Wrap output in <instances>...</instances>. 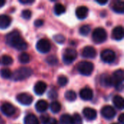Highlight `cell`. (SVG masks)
<instances>
[{"instance_id": "14", "label": "cell", "mask_w": 124, "mask_h": 124, "mask_svg": "<svg viewBox=\"0 0 124 124\" xmlns=\"http://www.w3.org/2000/svg\"><path fill=\"white\" fill-rule=\"evenodd\" d=\"M80 97L83 100L89 101L93 98V91L88 87L84 88L80 92Z\"/></svg>"}, {"instance_id": "44", "label": "cell", "mask_w": 124, "mask_h": 124, "mask_svg": "<svg viewBox=\"0 0 124 124\" xmlns=\"http://www.w3.org/2000/svg\"><path fill=\"white\" fill-rule=\"evenodd\" d=\"M5 3H6V1L4 0H0V7H3Z\"/></svg>"}, {"instance_id": "39", "label": "cell", "mask_w": 124, "mask_h": 124, "mask_svg": "<svg viewBox=\"0 0 124 124\" xmlns=\"http://www.w3.org/2000/svg\"><path fill=\"white\" fill-rule=\"evenodd\" d=\"M44 24V21L42 20H37L34 22V25L36 27H40Z\"/></svg>"}, {"instance_id": "31", "label": "cell", "mask_w": 124, "mask_h": 124, "mask_svg": "<svg viewBox=\"0 0 124 124\" xmlns=\"http://www.w3.org/2000/svg\"><path fill=\"white\" fill-rule=\"evenodd\" d=\"M91 31V28L89 25H84L80 28L79 30V33L82 35V36H87L89 32Z\"/></svg>"}, {"instance_id": "20", "label": "cell", "mask_w": 124, "mask_h": 124, "mask_svg": "<svg viewBox=\"0 0 124 124\" xmlns=\"http://www.w3.org/2000/svg\"><path fill=\"white\" fill-rule=\"evenodd\" d=\"M49 107V104L45 100H39L36 103V105H35V108L36 109V110L39 113H43V112H45L47 108Z\"/></svg>"}, {"instance_id": "22", "label": "cell", "mask_w": 124, "mask_h": 124, "mask_svg": "<svg viewBox=\"0 0 124 124\" xmlns=\"http://www.w3.org/2000/svg\"><path fill=\"white\" fill-rule=\"evenodd\" d=\"M113 10L116 13H124V2L122 1H116L113 3Z\"/></svg>"}, {"instance_id": "36", "label": "cell", "mask_w": 124, "mask_h": 124, "mask_svg": "<svg viewBox=\"0 0 124 124\" xmlns=\"http://www.w3.org/2000/svg\"><path fill=\"white\" fill-rule=\"evenodd\" d=\"M22 17L24 18V19H26V20H28L31 18V15H32V12L30 9H24L23 12H22V14H21Z\"/></svg>"}, {"instance_id": "8", "label": "cell", "mask_w": 124, "mask_h": 124, "mask_svg": "<svg viewBox=\"0 0 124 124\" xmlns=\"http://www.w3.org/2000/svg\"><path fill=\"white\" fill-rule=\"evenodd\" d=\"M36 49L41 53H47L51 49V44L47 39H41L36 44Z\"/></svg>"}, {"instance_id": "40", "label": "cell", "mask_w": 124, "mask_h": 124, "mask_svg": "<svg viewBox=\"0 0 124 124\" xmlns=\"http://www.w3.org/2000/svg\"><path fill=\"white\" fill-rule=\"evenodd\" d=\"M46 124H58V122L57 121V120L55 118H49V119L48 120L47 123Z\"/></svg>"}, {"instance_id": "30", "label": "cell", "mask_w": 124, "mask_h": 124, "mask_svg": "<svg viewBox=\"0 0 124 124\" xmlns=\"http://www.w3.org/2000/svg\"><path fill=\"white\" fill-rule=\"evenodd\" d=\"M1 62L4 65H10L13 62V59L9 55H3L1 57Z\"/></svg>"}, {"instance_id": "15", "label": "cell", "mask_w": 124, "mask_h": 124, "mask_svg": "<svg viewBox=\"0 0 124 124\" xmlns=\"http://www.w3.org/2000/svg\"><path fill=\"white\" fill-rule=\"evenodd\" d=\"M124 35V28L121 25L116 27L112 32V37L116 41H120L123 39Z\"/></svg>"}, {"instance_id": "26", "label": "cell", "mask_w": 124, "mask_h": 124, "mask_svg": "<svg viewBox=\"0 0 124 124\" xmlns=\"http://www.w3.org/2000/svg\"><path fill=\"white\" fill-rule=\"evenodd\" d=\"M54 13L57 15H60L63 13H65V7L63 4H60V3H57L54 5Z\"/></svg>"}, {"instance_id": "4", "label": "cell", "mask_w": 124, "mask_h": 124, "mask_svg": "<svg viewBox=\"0 0 124 124\" xmlns=\"http://www.w3.org/2000/svg\"><path fill=\"white\" fill-rule=\"evenodd\" d=\"M77 70L81 75L88 76L92 73L94 70V65L92 62L88 61H82L78 64Z\"/></svg>"}, {"instance_id": "37", "label": "cell", "mask_w": 124, "mask_h": 124, "mask_svg": "<svg viewBox=\"0 0 124 124\" xmlns=\"http://www.w3.org/2000/svg\"><path fill=\"white\" fill-rule=\"evenodd\" d=\"M48 97L53 100V99H56L57 97V93L55 90L54 89H52L49 92V94H48Z\"/></svg>"}, {"instance_id": "29", "label": "cell", "mask_w": 124, "mask_h": 124, "mask_svg": "<svg viewBox=\"0 0 124 124\" xmlns=\"http://www.w3.org/2000/svg\"><path fill=\"white\" fill-rule=\"evenodd\" d=\"M12 72L8 68H2L0 70V76L3 78H9L12 77Z\"/></svg>"}, {"instance_id": "5", "label": "cell", "mask_w": 124, "mask_h": 124, "mask_svg": "<svg viewBox=\"0 0 124 124\" xmlns=\"http://www.w3.org/2000/svg\"><path fill=\"white\" fill-rule=\"evenodd\" d=\"M108 33L103 28H97L92 33V39L96 44H101L106 41Z\"/></svg>"}, {"instance_id": "17", "label": "cell", "mask_w": 124, "mask_h": 124, "mask_svg": "<svg viewBox=\"0 0 124 124\" xmlns=\"http://www.w3.org/2000/svg\"><path fill=\"white\" fill-rule=\"evenodd\" d=\"M89 13V9L85 6H81L78 7L76 10V15L78 19H85Z\"/></svg>"}, {"instance_id": "41", "label": "cell", "mask_w": 124, "mask_h": 124, "mask_svg": "<svg viewBox=\"0 0 124 124\" xmlns=\"http://www.w3.org/2000/svg\"><path fill=\"white\" fill-rule=\"evenodd\" d=\"M19 1L20 3H22V4H32V3L34 2L33 0H20Z\"/></svg>"}, {"instance_id": "7", "label": "cell", "mask_w": 124, "mask_h": 124, "mask_svg": "<svg viewBox=\"0 0 124 124\" xmlns=\"http://www.w3.org/2000/svg\"><path fill=\"white\" fill-rule=\"evenodd\" d=\"M101 59L106 63H112L115 61L116 55V53L111 49H105L101 52Z\"/></svg>"}, {"instance_id": "42", "label": "cell", "mask_w": 124, "mask_h": 124, "mask_svg": "<svg viewBox=\"0 0 124 124\" xmlns=\"http://www.w3.org/2000/svg\"><path fill=\"white\" fill-rule=\"evenodd\" d=\"M118 121L121 124H124V114L121 113L120 116L118 117Z\"/></svg>"}, {"instance_id": "38", "label": "cell", "mask_w": 124, "mask_h": 124, "mask_svg": "<svg viewBox=\"0 0 124 124\" xmlns=\"http://www.w3.org/2000/svg\"><path fill=\"white\" fill-rule=\"evenodd\" d=\"M49 116H41V117H40V119H41V123L42 124H46L47 123V121H48V120L49 119Z\"/></svg>"}, {"instance_id": "9", "label": "cell", "mask_w": 124, "mask_h": 124, "mask_svg": "<svg viewBox=\"0 0 124 124\" xmlns=\"http://www.w3.org/2000/svg\"><path fill=\"white\" fill-rule=\"evenodd\" d=\"M16 99L17 101L23 105H30L33 102V97L28 93L19 94Z\"/></svg>"}, {"instance_id": "23", "label": "cell", "mask_w": 124, "mask_h": 124, "mask_svg": "<svg viewBox=\"0 0 124 124\" xmlns=\"http://www.w3.org/2000/svg\"><path fill=\"white\" fill-rule=\"evenodd\" d=\"M24 124H39V122L35 115L28 114L24 118Z\"/></svg>"}, {"instance_id": "1", "label": "cell", "mask_w": 124, "mask_h": 124, "mask_svg": "<svg viewBox=\"0 0 124 124\" xmlns=\"http://www.w3.org/2000/svg\"><path fill=\"white\" fill-rule=\"evenodd\" d=\"M6 42L10 46L20 51L25 50L28 48V44L21 37L17 31H13L9 33L6 36Z\"/></svg>"}, {"instance_id": "27", "label": "cell", "mask_w": 124, "mask_h": 124, "mask_svg": "<svg viewBox=\"0 0 124 124\" xmlns=\"http://www.w3.org/2000/svg\"><path fill=\"white\" fill-rule=\"evenodd\" d=\"M50 110L53 113H57L60 111L61 110V105L60 102H57V101H54V102H52L51 104H50Z\"/></svg>"}, {"instance_id": "35", "label": "cell", "mask_w": 124, "mask_h": 124, "mask_svg": "<svg viewBox=\"0 0 124 124\" xmlns=\"http://www.w3.org/2000/svg\"><path fill=\"white\" fill-rule=\"evenodd\" d=\"M53 39H54V41H55L56 42H57L58 44H63V43L65 42V36H64L63 35H62V34H57V35H55V36L53 37Z\"/></svg>"}, {"instance_id": "19", "label": "cell", "mask_w": 124, "mask_h": 124, "mask_svg": "<svg viewBox=\"0 0 124 124\" xmlns=\"http://www.w3.org/2000/svg\"><path fill=\"white\" fill-rule=\"evenodd\" d=\"M100 84L105 88H108L112 86L111 77L108 74H102L100 76Z\"/></svg>"}, {"instance_id": "18", "label": "cell", "mask_w": 124, "mask_h": 124, "mask_svg": "<svg viewBox=\"0 0 124 124\" xmlns=\"http://www.w3.org/2000/svg\"><path fill=\"white\" fill-rule=\"evenodd\" d=\"M12 22V19L7 15H0V29H5L8 28Z\"/></svg>"}, {"instance_id": "11", "label": "cell", "mask_w": 124, "mask_h": 124, "mask_svg": "<svg viewBox=\"0 0 124 124\" xmlns=\"http://www.w3.org/2000/svg\"><path fill=\"white\" fill-rule=\"evenodd\" d=\"M0 109H1V113L8 117H10L15 113V108L10 103H7V102L4 103L1 106Z\"/></svg>"}, {"instance_id": "13", "label": "cell", "mask_w": 124, "mask_h": 124, "mask_svg": "<svg viewBox=\"0 0 124 124\" xmlns=\"http://www.w3.org/2000/svg\"><path fill=\"white\" fill-rule=\"evenodd\" d=\"M83 114L84 116V117L89 121H93L94 119H96L97 113V111L93 109V108H85L83 110Z\"/></svg>"}, {"instance_id": "21", "label": "cell", "mask_w": 124, "mask_h": 124, "mask_svg": "<svg viewBox=\"0 0 124 124\" xmlns=\"http://www.w3.org/2000/svg\"><path fill=\"white\" fill-rule=\"evenodd\" d=\"M113 102L114 105L119 110H123L124 107V101L123 97L120 95H116L113 99Z\"/></svg>"}, {"instance_id": "25", "label": "cell", "mask_w": 124, "mask_h": 124, "mask_svg": "<svg viewBox=\"0 0 124 124\" xmlns=\"http://www.w3.org/2000/svg\"><path fill=\"white\" fill-rule=\"evenodd\" d=\"M65 99L68 101L73 102V101H75L76 100L77 95H76V93L74 91H73V90H68V91H67L65 92Z\"/></svg>"}, {"instance_id": "32", "label": "cell", "mask_w": 124, "mask_h": 124, "mask_svg": "<svg viewBox=\"0 0 124 124\" xmlns=\"http://www.w3.org/2000/svg\"><path fill=\"white\" fill-rule=\"evenodd\" d=\"M46 61L50 65H56L58 63V60H57V57L54 56V55H50V56H49L46 58Z\"/></svg>"}, {"instance_id": "12", "label": "cell", "mask_w": 124, "mask_h": 124, "mask_svg": "<svg viewBox=\"0 0 124 124\" xmlns=\"http://www.w3.org/2000/svg\"><path fill=\"white\" fill-rule=\"evenodd\" d=\"M82 56L85 58H91L93 59L97 56L96 49L92 46H86L84 48L82 52Z\"/></svg>"}, {"instance_id": "34", "label": "cell", "mask_w": 124, "mask_h": 124, "mask_svg": "<svg viewBox=\"0 0 124 124\" xmlns=\"http://www.w3.org/2000/svg\"><path fill=\"white\" fill-rule=\"evenodd\" d=\"M68 82V79L67 77L64 76H60L58 77L57 78V83L60 86H65Z\"/></svg>"}, {"instance_id": "28", "label": "cell", "mask_w": 124, "mask_h": 124, "mask_svg": "<svg viewBox=\"0 0 124 124\" xmlns=\"http://www.w3.org/2000/svg\"><path fill=\"white\" fill-rule=\"evenodd\" d=\"M30 60H31V57L27 52H23L19 56V61L21 63L26 64V63L29 62Z\"/></svg>"}, {"instance_id": "24", "label": "cell", "mask_w": 124, "mask_h": 124, "mask_svg": "<svg viewBox=\"0 0 124 124\" xmlns=\"http://www.w3.org/2000/svg\"><path fill=\"white\" fill-rule=\"evenodd\" d=\"M60 124H73V119L72 116L69 114H64L60 118Z\"/></svg>"}, {"instance_id": "43", "label": "cell", "mask_w": 124, "mask_h": 124, "mask_svg": "<svg viewBox=\"0 0 124 124\" xmlns=\"http://www.w3.org/2000/svg\"><path fill=\"white\" fill-rule=\"evenodd\" d=\"M96 1H97L98 4H102V5H104V4H105L108 3V0H104V1H99V0H97Z\"/></svg>"}, {"instance_id": "33", "label": "cell", "mask_w": 124, "mask_h": 124, "mask_svg": "<svg viewBox=\"0 0 124 124\" xmlns=\"http://www.w3.org/2000/svg\"><path fill=\"white\" fill-rule=\"evenodd\" d=\"M73 119V124H83V121L81 116L78 113H74L72 116Z\"/></svg>"}, {"instance_id": "6", "label": "cell", "mask_w": 124, "mask_h": 124, "mask_svg": "<svg viewBox=\"0 0 124 124\" xmlns=\"http://www.w3.org/2000/svg\"><path fill=\"white\" fill-rule=\"evenodd\" d=\"M77 52L74 49L68 48L62 54V60L65 64L69 65L72 63L77 57Z\"/></svg>"}, {"instance_id": "2", "label": "cell", "mask_w": 124, "mask_h": 124, "mask_svg": "<svg viewBox=\"0 0 124 124\" xmlns=\"http://www.w3.org/2000/svg\"><path fill=\"white\" fill-rule=\"evenodd\" d=\"M32 73L33 70L31 68L28 67H21L14 72V73L12 75V78L15 81H23L30 77Z\"/></svg>"}, {"instance_id": "16", "label": "cell", "mask_w": 124, "mask_h": 124, "mask_svg": "<svg viewBox=\"0 0 124 124\" xmlns=\"http://www.w3.org/2000/svg\"><path fill=\"white\" fill-rule=\"evenodd\" d=\"M46 87H47V86H46V83H44V81H38L35 84L33 90H34V92L37 95H42L45 92Z\"/></svg>"}, {"instance_id": "3", "label": "cell", "mask_w": 124, "mask_h": 124, "mask_svg": "<svg viewBox=\"0 0 124 124\" xmlns=\"http://www.w3.org/2000/svg\"><path fill=\"white\" fill-rule=\"evenodd\" d=\"M124 76L123 70H117L113 73V76L111 77L112 85L118 91H122L124 89Z\"/></svg>"}, {"instance_id": "10", "label": "cell", "mask_w": 124, "mask_h": 124, "mask_svg": "<svg viewBox=\"0 0 124 124\" xmlns=\"http://www.w3.org/2000/svg\"><path fill=\"white\" fill-rule=\"evenodd\" d=\"M101 114L105 118L110 120V119H112V118H113L115 117V116L116 114V112L115 109L112 106L106 105V106H104L102 108Z\"/></svg>"}, {"instance_id": "45", "label": "cell", "mask_w": 124, "mask_h": 124, "mask_svg": "<svg viewBox=\"0 0 124 124\" xmlns=\"http://www.w3.org/2000/svg\"></svg>"}]
</instances>
